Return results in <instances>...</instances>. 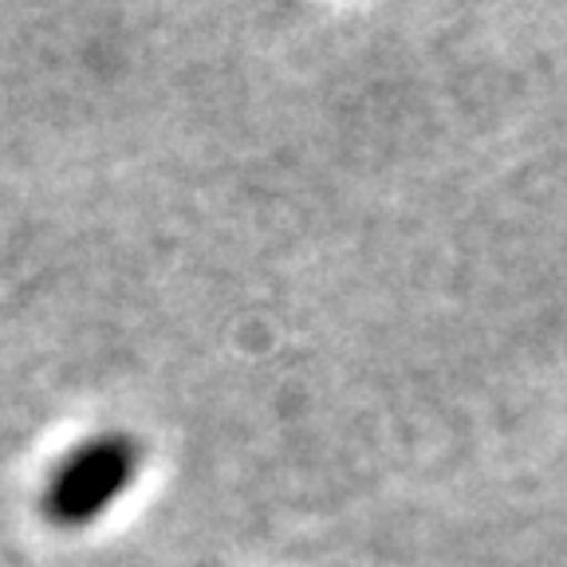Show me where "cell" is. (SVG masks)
<instances>
[{"mask_svg":"<svg viewBox=\"0 0 567 567\" xmlns=\"http://www.w3.org/2000/svg\"><path fill=\"white\" fill-rule=\"evenodd\" d=\"M134 473V453L131 445L106 437V442H91L75 457L55 473L52 488H48V513L60 524H87L91 516L103 513Z\"/></svg>","mask_w":567,"mask_h":567,"instance_id":"obj_1","label":"cell"}]
</instances>
